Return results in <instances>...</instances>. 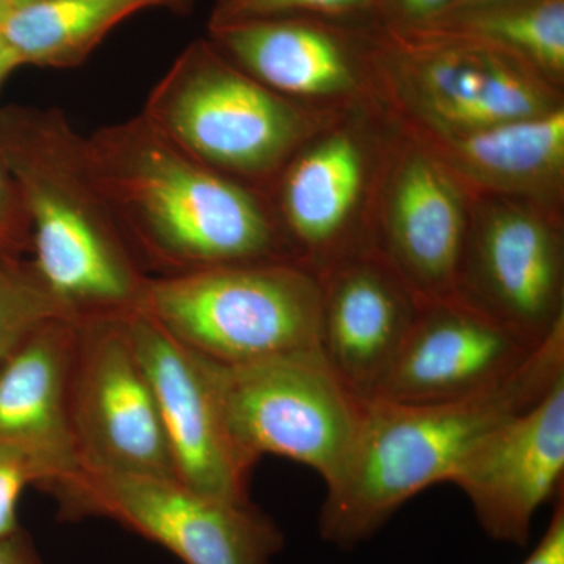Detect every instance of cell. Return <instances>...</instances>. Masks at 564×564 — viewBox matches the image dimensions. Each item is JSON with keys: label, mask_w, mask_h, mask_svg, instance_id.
I'll use <instances>...</instances> for the list:
<instances>
[{"label": "cell", "mask_w": 564, "mask_h": 564, "mask_svg": "<svg viewBox=\"0 0 564 564\" xmlns=\"http://www.w3.org/2000/svg\"><path fill=\"white\" fill-rule=\"evenodd\" d=\"M31 2V0H14L13 7L21 6V3ZM11 7V9H13Z\"/></svg>", "instance_id": "33"}, {"label": "cell", "mask_w": 564, "mask_h": 564, "mask_svg": "<svg viewBox=\"0 0 564 564\" xmlns=\"http://www.w3.org/2000/svg\"><path fill=\"white\" fill-rule=\"evenodd\" d=\"M14 0H0V17L7 13L13 7Z\"/></svg>", "instance_id": "31"}, {"label": "cell", "mask_w": 564, "mask_h": 564, "mask_svg": "<svg viewBox=\"0 0 564 564\" xmlns=\"http://www.w3.org/2000/svg\"><path fill=\"white\" fill-rule=\"evenodd\" d=\"M383 0H215L209 28L269 18L334 21L377 14Z\"/></svg>", "instance_id": "24"}, {"label": "cell", "mask_w": 564, "mask_h": 564, "mask_svg": "<svg viewBox=\"0 0 564 564\" xmlns=\"http://www.w3.org/2000/svg\"><path fill=\"white\" fill-rule=\"evenodd\" d=\"M215 364L229 433L248 459L284 456L314 469L325 485L336 477L364 402L337 380L318 348L242 366Z\"/></svg>", "instance_id": "7"}, {"label": "cell", "mask_w": 564, "mask_h": 564, "mask_svg": "<svg viewBox=\"0 0 564 564\" xmlns=\"http://www.w3.org/2000/svg\"><path fill=\"white\" fill-rule=\"evenodd\" d=\"M76 467V463L66 462L50 452L0 443V540L21 529L18 503L25 488L36 486L41 489Z\"/></svg>", "instance_id": "23"}, {"label": "cell", "mask_w": 564, "mask_h": 564, "mask_svg": "<svg viewBox=\"0 0 564 564\" xmlns=\"http://www.w3.org/2000/svg\"><path fill=\"white\" fill-rule=\"evenodd\" d=\"M84 154L148 276L295 261L248 188L196 161L143 115L84 137Z\"/></svg>", "instance_id": "1"}, {"label": "cell", "mask_w": 564, "mask_h": 564, "mask_svg": "<svg viewBox=\"0 0 564 564\" xmlns=\"http://www.w3.org/2000/svg\"><path fill=\"white\" fill-rule=\"evenodd\" d=\"M522 564H564V499L555 503L547 530Z\"/></svg>", "instance_id": "27"}, {"label": "cell", "mask_w": 564, "mask_h": 564, "mask_svg": "<svg viewBox=\"0 0 564 564\" xmlns=\"http://www.w3.org/2000/svg\"><path fill=\"white\" fill-rule=\"evenodd\" d=\"M128 315L77 321L68 383V426L77 466L177 478Z\"/></svg>", "instance_id": "9"}, {"label": "cell", "mask_w": 564, "mask_h": 564, "mask_svg": "<svg viewBox=\"0 0 564 564\" xmlns=\"http://www.w3.org/2000/svg\"><path fill=\"white\" fill-rule=\"evenodd\" d=\"M77 321L43 323L0 361V443L28 445L76 463L68 383Z\"/></svg>", "instance_id": "17"}, {"label": "cell", "mask_w": 564, "mask_h": 564, "mask_svg": "<svg viewBox=\"0 0 564 564\" xmlns=\"http://www.w3.org/2000/svg\"><path fill=\"white\" fill-rule=\"evenodd\" d=\"M564 378L524 413L486 434L463 459L458 486L484 532L525 547L534 514L563 491Z\"/></svg>", "instance_id": "12"}, {"label": "cell", "mask_w": 564, "mask_h": 564, "mask_svg": "<svg viewBox=\"0 0 564 564\" xmlns=\"http://www.w3.org/2000/svg\"><path fill=\"white\" fill-rule=\"evenodd\" d=\"M54 318L70 317L41 284L31 261L0 258V361Z\"/></svg>", "instance_id": "22"}, {"label": "cell", "mask_w": 564, "mask_h": 564, "mask_svg": "<svg viewBox=\"0 0 564 564\" xmlns=\"http://www.w3.org/2000/svg\"><path fill=\"white\" fill-rule=\"evenodd\" d=\"M147 0H31L0 17V33L21 66L73 68Z\"/></svg>", "instance_id": "19"}, {"label": "cell", "mask_w": 564, "mask_h": 564, "mask_svg": "<svg viewBox=\"0 0 564 564\" xmlns=\"http://www.w3.org/2000/svg\"><path fill=\"white\" fill-rule=\"evenodd\" d=\"M128 326L154 391L177 480L209 496L248 502L256 464L229 433L217 364L180 343L147 311L129 314Z\"/></svg>", "instance_id": "10"}, {"label": "cell", "mask_w": 564, "mask_h": 564, "mask_svg": "<svg viewBox=\"0 0 564 564\" xmlns=\"http://www.w3.org/2000/svg\"><path fill=\"white\" fill-rule=\"evenodd\" d=\"M564 378V322L502 384L469 399L430 404L370 400L339 473L326 484L318 533L351 551L380 532L408 500L451 481L475 445L524 413Z\"/></svg>", "instance_id": "2"}, {"label": "cell", "mask_w": 564, "mask_h": 564, "mask_svg": "<svg viewBox=\"0 0 564 564\" xmlns=\"http://www.w3.org/2000/svg\"><path fill=\"white\" fill-rule=\"evenodd\" d=\"M362 162L358 143L339 133L303 152L285 173V223L311 259L332 258V267L340 262L337 247L361 192Z\"/></svg>", "instance_id": "18"}, {"label": "cell", "mask_w": 564, "mask_h": 564, "mask_svg": "<svg viewBox=\"0 0 564 564\" xmlns=\"http://www.w3.org/2000/svg\"><path fill=\"white\" fill-rule=\"evenodd\" d=\"M147 2L150 9L161 7V9L173 11L176 14H185L193 9L195 0H147Z\"/></svg>", "instance_id": "30"}, {"label": "cell", "mask_w": 564, "mask_h": 564, "mask_svg": "<svg viewBox=\"0 0 564 564\" xmlns=\"http://www.w3.org/2000/svg\"><path fill=\"white\" fill-rule=\"evenodd\" d=\"M317 348L359 402L380 395L423 300L383 262L358 254L318 274Z\"/></svg>", "instance_id": "13"}, {"label": "cell", "mask_w": 564, "mask_h": 564, "mask_svg": "<svg viewBox=\"0 0 564 564\" xmlns=\"http://www.w3.org/2000/svg\"><path fill=\"white\" fill-rule=\"evenodd\" d=\"M558 237L536 215L500 209L466 248L456 295L536 340L564 322Z\"/></svg>", "instance_id": "14"}, {"label": "cell", "mask_w": 564, "mask_h": 564, "mask_svg": "<svg viewBox=\"0 0 564 564\" xmlns=\"http://www.w3.org/2000/svg\"><path fill=\"white\" fill-rule=\"evenodd\" d=\"M18 68H21V63L0 33V88H2L3 82L9 79L10 74Z\"/></svg>", "instance_id": "29"}, {"label": "cell", "mask_w": 564, "mask_h": 564, "mask_svg": "<svg viewBox=\"0 0 564 564\" xmlns=\"http://www.w3.org/2000/svg\"><path fill=\"white\" fill-rule=\"evenodd\" d=\"M31 250V228L17 181L0 152V258H22Z\"/></svg>", "instance_id": "25"}, {"label": "cell", "mask_w": 564, "mask_h": 564, "mask_svg": "<svg viewBox=\"0 0 564 564\" xmlns=\"http://www.w3.org/2000/svg\"><path fill=\"white\" fill-rule=\"evenodd\" d=\"M209 32L229 61L280 95L334 96L356 84L352 43L329 21L269 18Z\"/></svg>", "instance_id": "15"}, {"label": "cell", "mask_w": 564, "mask_h": 564, "mask_svg": "<svg viewBox=\"0 0 564 564\" xmlns=\"http://www.w3.org/2000/svg\"><path fill=\"white\" fill-rule=\"evenodd\" d=\"M141 115L181 150L231 180L276 172L311 129L302 110L210 40L185 47Z\"/></svg>", "instance_id": "5"}, {"label": "cell", "mask_w": 564, "mask_h": 564, "mask_svg": "<svg viewBox=\"0 0 564 564\" xmlns=\"http://www.w3.org/2000/svg\"><path fill=\"white\" fill-rule=\"evenodd\" d=\"M456 0H383L381 24L413 25L440 17Z\"/></svg>", "instance_id": "26"}, {"label": "cell", "mask_w": 564, "mask_h": 564, "mask_svg": "<svg viewBox=\"0 0 564 564\" xmlns=\"http://www.w3.org/2000/svg\"><path fill=\"white\" fill-rule=\"evenodd\" d=\"M321 280L295 261L150 278L143 307L180 343L223 366L317 348Z\"/></svg>", "instance_id": "4"}, {"label": "cell", "mask_w": 564, "mask_h": 564, "mask_svg": "<svg viewBox=\"0 0 564 564\" xmlns=\"http://www.w3.org/2000/svg\"><path fill=\"white\" fill-rule=\"evenodd\" d=\"M388 263L422 300L456 295L466 221L443 170L415 158L397 177L388 225Z\"/></svg>", "instance_id": "16"}, {"label": "cell", "mask_w": 564, "mask_h": 564, "mask_svg": "<svg viewBox=\"0 0 564 564\" xmlns=\"http://www.w3.org/2000/svg\"><path fill=\"white\" fill-rule=\"evenodd\" d=\"M0 564H43L29 534L20 529L0 540Z\"/></svg>", "instance_id": "28"}, {"label": "cell", "mask_w": 564, "mask_h": 564, "mask_svg": "<svg viewBox=\"0 0 564 564\" xmlns=\"http://www.w3.org/2000/svg\"><path fill=\"white\" fill-rule=\"evenodd\" d=\"M369 36L440 132L477 131L556 107L544 74L488 41L423 24H380Z\"/></svg>", "instance_id": "8"}, {"label": "cell", "mask_w": 564, "mask_h": 564, "mask_svg": "<svg viewBox=\"0 0 564 564\" xmlns=\"http://www.w3.org/2000/svg\"><path fill=\"white\" fill-rule=\"evenodd\" d=\"M541 344L458 296L423 300L375 400L430 404L469 399L513 377Z\"/></svg>", "instance_id": "11"}, {"label": "cell", "mask_w": 564, "mask_h": 564, "mask_svg": "<svg viewBox=\"0 0 564 564\" xmlns=\"http://www.w3.org/2000/svg\"><path fill=\"white\" fill-rule=\"evenodd\" d=\"M0 152L28 214L29 261L52 299L74 321L140 311L150 276L93 181L84 135L62 111L7 106Z\"/></svg>", "instance_id": "3"}, {"label": "cell", "mask_w": 564, "mask_h": 564, "mask_svg": "<svg viewBox=\"0 0 564 564\" xmlns=\"http://www.w3.org/2000/svg\"><path fill=\"white\" fill-rule=\"evenodd\" d=\"M441 135L458 169L494 187H534L562 172L564 113L558 107L477 131Z\"/></svg>", "instance_id": "20"}, {"label": "cell", "mask_w": 564, "mask_h": 564, "mask_svg": "<svg viewBox=\"0 0 564 564\" xmlns=\"http://www.w3.org/2000/svg\"><path fill=\"white\" fill-rule=\"evenodd\" d=\"M513 52L544 76L564 73V0L467 3L421 22Z\"/></svg>", "instance_id": "21"}, {"label": "cell", "mask_w": 564, "mask_h": 564, "mask_svg": "<svg viewBox=\"0 0 564 564\" xmlns=\"http://www.w3.org/2000/svg\"><path fill=\"white\" fill-rule=\"evenodd\" d=\"M484 2H496V0H456L455 6H467V3H484ZM451 9H452V7H451Z\"/></svg>", "instance_id": "32"}, {"label": "cell", "mask_w": 564, "mask_h": 564, "mask_svg": "<svg viewBox=\"0 0 564 564\" xmlns=\"http://www.w3.org/2000/svg\"><path fill=\"white\" fill-rule=\"evenodd\" d=\"M65 519L104 518L163 545L184 564H270L284 534L270 516L177 478L76 469L43 486Z\"/></svg>", "instance_id": "6"}]
</instances>
